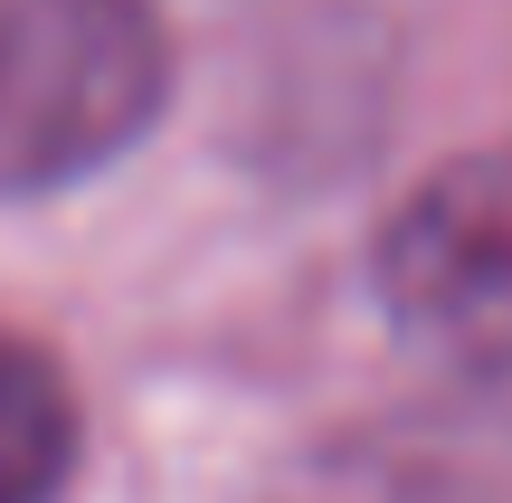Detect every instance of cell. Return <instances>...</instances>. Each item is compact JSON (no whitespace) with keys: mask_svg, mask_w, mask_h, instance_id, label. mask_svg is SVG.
Returning <instances> with one entry per match:
<instances>
[{"mask_svg":"<svg viewBox=\"0 0 512 503\" xmlns=\"http://www.w3.org/2000/svg\"><path fill=\"white\" fill-rule=\"evenodd\" d=\"M162 95L152 0H0V200L95 181L152 133Z\"/></svg>","mask_w":512,"mask_h":503,"instance_id":"1","label":"cell"},{"mask_svg":"<svg viewBox=\"0 0 512 503\" xmlns=\"http://www.w3.org/2000/svg\"><path fill=\"white\" fill-rule=\"evenodd\" d=\"M370 276L418 352L456 371H512V133L456 152L389 209Z\"/></svg>","mask_w":512,"mask_h":503,"instance_id":"2","label":"cell"},{"mask_svg":"<svg viewBox=\"0 0 512 503\" xmlns=\"http://www.w3.org/2000/svg\"><path fill=\"white\" fill-rule=\"evenodd\" d=\"M76 466V399L48 352L0 333V503H48Z\"/></svg>","mask_w":512,"mask_h":503,"instance_id":"3","label":"cell"}]
</instances>
